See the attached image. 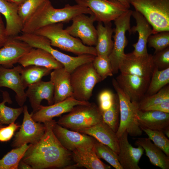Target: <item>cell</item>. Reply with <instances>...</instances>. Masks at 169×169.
Masks as SVG:
<instances>
[{
  "label": "cell",
  "instance_id": "cell-6",
  "mask_svg": "<svg viewBox=\"0 0 169 169\" xmlns=\"http://www.w3.org/2000/svg\"><path fill=\"white\" fill-rule=\"evenodd\" d=\"M102 120V113L99 107L95 103L90 102L75 106L56 122L64 127L77 131L91 127Z\"/></svg>",
  "mask_w": 169,
  "mask_h": 169
},
{
  "label": "cell",
  "instance_id": "cell-21",
  "mask_svg": "<svg viewBox=\"0 0 169 169\" xmlns=\"http://www.w3.org/2000/svg\"><path fill=\"white\" fill-rule=\"evenodd\" d=\"M131 16L136 20V25L131 28L130 33L137 32L138 38L137 42L132 45L134 50L132 53L139 56L148 54L147 49L148 39L153 34V31L149 22L140 13L136 10L132 11Z\"/></svg>",
  "mask_w": 169,
  "mask_h": 169
},
{
  "label": "cell",
  "instance_id": "cell-40",
  "mask_svg": "<svg viewBox=\"0 0 169 169\" xmlns=\"http://www.w3.org/2000/svg\"><path fill=\"white\" fill-rule=\"evenodd\" d=\"M147 44L149 47L155 49L154 53L169 47V31H162L151 35L148 39Z\"/></svg>",
  "mask_w": 169,
  "mask_h": 169
},
{
  "label": "cell",
  "instance_id": "cell-36",
  "mask_svg": "<svg viewBox=\"0 0 169 169\" xmlns=\"http://www.w3.org/2000/svg\"><path fill=\"white\" fill-rule=\"evenodd\" d=\"M102 113L103 121L114 131L116 132L119 125L120 105L117 94L114 103L109 109Z\"/></svg>",
  "mask_w": 169,
  "mask_h": 169
},
{
  "label": "cell",
  "instance_id": "cell-35",
  "mask_svg": "<svg viewBox=\"0 0 169 169\" xmlns=\"http://www.w3.org/2000/svg\"><path fill=\"white\" fill-rule=\"evenodd\" d=\"M168 101L169 87L168 85H167L155 94L145 96L138 103L139 110H143L150 106Z\"/></svg>",
  "mask_w": 169,
  "mask_h": 169
},
{
  "label": "cell",
  "instance_id": "cell-27",
  "mask_svg": "<svg viewBox=\"0 0 169 169\" xmlns=\"http://www.w3.org/2000/svg\"><path fill=\"white\" fill-rule=\"evenodd\" d=\"M137 116L140 128L163 132L169 127V113L139 109L137 111Z\"/></svg>",
  "mask_w": 169,
  "mask_h": 169
},
{
  "label": "cell",
  "instance_id": "cell-14",
  "mask_svg": "<svg viewBox=\"0 0 169 169\" xmlns=\"http://www.w3.org/2000/svg\"><path fill=\"white\" fill-rule=\"evenodd\" d=\"M53 131L63 146L71 152L78 149L93 148L96 140L91 136L64 127L57 122Z\"/></svg>",
  "mask_w": 169,
  "mask_h": 169
},
{
  "label": "cell",
  "instance_id": "cell-18",
  "mask_svg": "<svg viewBox=\"0 0 169 169\" xmlns=\"http://www.w3.org/2000/svg\"><path fill=\"white\" fill-rule=\"evenodd\" d=\"M33 48L14 37H9L6 43L0 48V66L7 68L13 67V65Z\"/></svg>",
  "mask_w": 169,
  "mask_h": 169
},
{
  "label": "cell",
  "instance_id": "cell-49",
  "mask_svg": "<svg viewBox=\"0 0 169 169\" xmlns=\"http://www.w3.org/2000/svg\"><path fill=\"white\" fill-rule=\"evenodd\" d=\"M163 132L168 138H169V127L166 129Z\"/></svg>",
  "mask_w": 169,
  "mask_h": 169
},
{
  "label": "cell",
  "instance_id": "cell-44",
  "mask_svg": "<svg viewBox=\"0 0 169 169\" xmlns=\"http://www.w3.org/2000/svg\"><path fill=\"white\" fill-rule=\"evenodd\" d=\"M9 37L7 34L5 26L0 13V48L6 43Z\"/></svg>",
  "mask_w": 169,
  "mask_h": 169
},
{
  "label": "cell",
  "instance_id": "cell-38",
  "mask_svg": "<svg viewBox=\"0 0 169 169\" xmlns=\"http://www.w3.org/2000/svg\"><path fill=\"white\" fill-rule=\"evenodd\" d=\"M94 68L102 80L112 76V72L109 57L97 55L92 61Z\"/></svg>",
  "mask_w": 169,
  "mask_h": 169
},
{
  "label": "cell",
  "instance_id": "cell-15",
  "mask_svg": "<svg viewBox=\"0 0 169 169\" xmlns=\"http://www.w3.org/2000/svg\"><path fill=\"white\" fill-rule=\"evenodd\" d=\"M151 78L120 73L115 79L121 89L133 102L138 103L145 96Z\"/></svg>",
  "mask_w": 169,
  "mask_h": 169
},
{
  "label": "cell",
  "instance_id": "cell-47",
  "mask_svg": "<svg viewBox=\"0 0 169 169\" xmlns=\"http://www.w3.org/2000/svg\"><path fill=\"white\" fill-rule=\"evenodd\" d=\"M8 2L15 4L19 6L22 4L26 0H5Z\"/></svg>",
  "mask_w": 169,
  "mask_h": 169
},
{
  "label": "cell",
  "instance_id": "cell-23",
  "mask_svg": "<svg viewBox=\"0 0 169 169\" xmlns=\"http://www.w3.org/2000/svg\"><path fill=\"white\" fill-rule=\"evenodd\" d=\"M50 74L54 86V104L73 96L70 73L63 67L54 69Z\"/></svg>",
  "mask_w": 169,
  "mask_h": 169
},
{
  "label": "cell",
  "instance_id": "cell-2",
  "mask_svg": "<svg viewBox=\"0 0 169 169\" xmlns=\"http://www.w3.org/2000/svg\"><path fill=\"white\" fill-rule=\"evenodd\" d=\"M93 15L88 8L78 4L65 5L60 8H56L50 0L40 6L24 23L22 32L33 33L38 29L45 26L59 23L68 22L79 14Z\"/></svg>",
  "mask_w": 169,
  "mask_h": 169
},
{
  "label": "cell",
  "instance_id": "cell-4",
  "mask_svg": "<svg viewBox=\"0 0 169 169\" xmlns=\"http://www.w3.org/2000/svg\"><path fill=\"white\" fill-rule=\"evenodd\" d=\"M152 28L153 34L169 31V0H129Z\"/></svg>",
  "mask_w": 169,
  "mask_h": 169
},
{
  "label": "cell",
  "instance_id": "cell-46",
  "mask_svg": "<svg viewBox=\"0 0 169 169\" xmlns=\"http://www.w3.org/2000/svg\"><path fill=\"white\" fill-rule=\"evenodd\" d=\"M18 169H33L32 167L23 161L22 160L19 162L18 166Z\"/></svg>",
  "mask_w": 169,
  "mask_h": 169
},
{
  "label": "cell",
  "instance_id": "cell-31",
  "mask_svg": "<svg viewBox=\"0 0 169 169\" xmlns=\"http://www.w3.org/2000/svg\"><path fill=\"white\" fill-rule=\"evenodd\" d=\"M2 92L3 100L0 103V122L3 124H9L15 122L23 113V107L12 108L6 106V102L11 104L12 101L7 91Z\"/></svg>",
  "mask_w": 169,
  "mask_h": 169
},
{
  "label": "cell",
  "instance_id": "cell-19",
  "mask_svg": "<svg viewBox=\"0 0 169 169\" xmlns=\"http://www.w3.org/2000/svg\"><path fill=\"white\" fill-rule=\"evenodd\" d=\"M128 136L127 132L125 131L118 137L119 161L123 169H141L138 163L144 149L141 146L136 148L133 147L129 142Z\"/></svg>",
  "mask_w": 169,
  "mask_h": 169
},
{
  "label": "cell",
  "instance_id": "cell-45",
  "mask_svg": "<svg viewBox=\"0 0 169 169\" xmlns=\"http://www.w3.org/2000/svg\"><path fill=\"white\" fill-rule=\"evenodd\" d=\"M115 95L109 90H105L101 92L98 96L99 102L106 101L114 100Z\"/></svg>",
  "mask_w": 169,
  "mask_h": 169
},
{
  "label": "cell",
  "instance_id": "cell-22",
  "mask_svg": "<svg viewBox=\"0 0 169 169\" xmlns=\"http://www.w3.org/2000/svg\"><path fill=\"white\" fill-rule=\"evenodd\" d=\"M18 63L23 67L35 65L51 70L64 67L50 53L39 48H33L19 59Z\"/></svg>",
  "mask_w": 169,
  "mask_h": 169
},
{
  "label": "cell",
  "instance_id": "cell-7",
  "mask_svg": "<svg viewBox=\"0 0 169 169\" xmlns=\"http://www.w3.org/2000/svg\"><path fill=\"white\" fill-rule=\"evenodd\" d=\"M112 84L116 92L120 105V121L116 132L117 137L125 131L132 136H141L143 131L137 121V113L139 109L138 103L130 100L115 79H112Z\"/></svg>",
  "mask_w": 169,
  "mask_h": 169
},
{
  "label": "cell",
  "instance_id": "cell-41",
  "mask_svg": "<svg viewBox=\"0 0 169 169\" xmlns=\"http://www.w3.org/2000/svg\"><path fill=\"white\" fill-rule=\"evenodd\" d=\"M155 67L159 70L169 67V47L154 53L152 55Z\"/></svg>",
  "mask_w": 169,
  "mask_h": 169
},
{
  "label": "cell",
  "instance_id": "cell-12",
  "mask_svg": "<svg viewBox=\"0 0 169 169\" xmlns=\"http://www.w3.org/2000/svg\"><path fill=\"white\" fill-rule=\"evenodd\" d=\"M72 21L71 25L65 29L66 31L72 36L79 38L84 44L89 46H95L97 34L93 24L95 21L94 16L79 14Z\"/></svg>",
  "mask_w": 169,
  "mask_h": 169
},
{
  "label": "cell",
  "instance_id": "cell-48",
  "mask_svg": "<svg viewBox=\"0 0 169 169\" xmlns=\"http://www.w3.org/2000/svg\"><path fill=\"white\" fill-rule=\"evenodd\" d=\"M118 1L125 6L127 8L129 9L130 7V4L129 2V0H114Z\"/></svg>",
  "mask_w": 169,
  "mask_h": 169
},
{
  "label": "cell",
  "instance_id": "cell-50",
  "mask_svg": "<svg viewBox=\"0 0 169 169\" xmlns=\"http://www.w3.org/2000/svg\"><path fill=\"white\" fill-rule=\"evenodd\" d=\"M5 125H3V124H2L0 122V128L4 126Z\"/></svg>",
  "mask_w": 169,
  "mask_h": 169
},
{
  "label": "cell",
  "instance_id": "cell-9",
  "mask_svg": "<svg viewBox=\"0 0 169 169\" xmlns=\"http://www.w3.org/2000/svg\"><path fill=\"white\" fill-rule=\"evenodd\" d=\"M132 11L129 9L114 21L115 27L114 28V45L109 56L113 74L118 72L120 64L125 54L124 49L128 44L125 33L127 31L130 32Z\"/></svg>",
  "mask_w": 169,
  "mask_h": 169
},
{
  "label": "cell",
  "instance_id": "cell-11",
  "mask_svg": "<svg viewBox=\"0 0 169 169\" xmlns=\"http://www.w3.org/2000/svg\"><path fill=\"white\" fill-rule=\"evenodd\" d=\"M23 117L19 131L14 135L11 146L19 147L25 144L32 145L38 142L44 136L45 130L44 124L36 122L28 111L27 105L23 106Z\"/></svg>",
  "mask_w": 169,
  "mask_h": 169
},
{
  "label": "cell",
  "instance_id": "cell-28",
  "mask_svg": "<svg viewBox=\"0 0 169 169\" xmlns=\"http://www.w3.org/2000/svg\"><path fill=\"white\" fill-rule=\"evenodd\" d=\"M135 143L144 149L152 164L162 169H169V156L153 143L149 138H138Z\"/></svg>",
  "mask_w": 169,
  "mask_h": 169
},
{
  "label": "cell",
  "instance_id": "cell-8",
  "mask_svg": "<svg viewBox=\"0 0 169 169\" xmlns=\"http://www.w3.org/2000/svg\"><path fill=\"white\" fill-rule=\"evenodd\" d=\"M102 81L92 62L80 65L70 74L73 96L78 100L88 101L95 85Z\"/></svg>",
  "mask_w": 169,
  "mask_h": 169
},
{
  "label": "cell",
  "instance_id": "cell-20",
  "mask_svg": "<svg viewBox=\"0 0 169 169\" xmlns=\"http://www.w3.org/2000/svg\"><path fill=\"white\" fill-rule=\"evenodd\" d=\"M26 92L32 108V112L38 110L43 100H46L49 105L54 104V86L50 81H44L41 80L28 87Z\"/></svg>",
  "mask_w": 169,
  "mask_h": 169
},
{
  "label": "cell",
  "instance_id": "cell-25",
  "mask_svg": "<svg viewBox=\"0 0 169 169\" xmlns=\"http://www.w3.org/2000/svg\"><path fill=\"white\" fill-rule=\"evenodd\" d=\"M19 6L5 0H0V13L5 17L6 30L9 37H14L22 32L23 23L18 13Z\"/></svg>",
  "mask_w": 169,
  "mask_h": 169
},
{
  "label": "cell",
  "instance_id": "cell-37",
  "mask_svg": "<svg viewBox=\"0 0 169 169\" xmlns=\"http://www.w3.org/2000/svg\"><path fill=\"white\" fill-rule=\"evenodd\" d=\"M154 144L169 156V140L161 131L153 130L141 127Z\"/></svg>",
  "mask_w": 169,
  "mask_h": 169
},
{
  "label": "cell",
  "instance_id": "cell-43",
  "mask_svg": "<svg viewBox=\"0 0 169 169\" xmlns=\"http://www.w3.org/2000/svg\"><path fill=\"white\" fill-rule=\"evenodd\" d=\"M143 110H155L169 113V101L150 106Z\"/></svg>",
  "mask_w": 169,
  "mask_h": 169
},
{
  "label": "cell",
  "instance_id": "cell-39",
  "mask_svg": "<svg viewBox=\"0 0 169 169\" xmlns=\"http://www.w3.org/2000/svg\"><path fill=\"white\" fill-rule=\"evenodd\" d=\"M50 0H26L19 6L18 14L24 23L42 4Z\"/></svg>",
  "mask_w": 169,
  "mask_h": 169
},
{
  "label": "cell",
  "instance_id": "cell-42",
  "mask_svg": "<svg viewBox=\"0 0 169 169\" xmlns=\"http://www.w3.org/2000/svg\"><path fill=\"white\" fill-rule=\"evenodd\" d=\"M20 126V125L14 122L9 124L8 126H4L0 128V142H5L10 141Z\"/></svg>",
  "mask_w": 169,
  "mask_h": 169
},
{
  "label": "cell",
  "instance_id": "cell-34",
  "mask_svg": "<svg viewBox=\"0 0 169 169\" xmlns=\"http://www.w3.org/2000/svg\"><path fill=\"white\" fill-rule=\"evenodd\" d=\"M94 148L100 159L104 160L116 169H123L119 161L118 154L110 147L96 140Z\"/></svg>",
  "mask_w": 169,
  "mask_h": 169
},
{
  "label": "cell",
  "instance_id": "cell-1",
  "mask_svg": "<svg viewBox=\"0 0 169 169\" xmlns=\"http://www.w3.org/2000/svg\"><path fill=\"white\" fill-rule=\"evenodd\" d=\"M56 122L52 119L43 123L45 127L44 136L31 145L22 159L33 169H69L72 165L71 152L63 146L53 132Z\"/></svg>",
  "mask_w": 169,
  "mask_h": 169
},
{
  "label": "cell",
  "instance_id": "cell-17",
  "mask_svg": "<svg viewBox=\"0 0 169 169\" xmlns=\"http://www.w3.org/2000/svg\"><path fill=\"white\" fill-rule=\"evenodd\" d=\"M89 103L88 101L78 100L71 96L62 101L48 106L41 105L38 110L31 113L32 117L36 122L44 123L52 120L54 117L70 112L75 106L87 104Z\"/></svg>",
  "mask_w": 169,
  "mask_h": 169
},
{
  "label": "cell",
  "instance_id": "cell-24",
  "mask_svg": "<svg viewBox=\"0 0 169 169\" xmlns=\"http://www.w3.org/2000/svg\"><path fill=\"white\" fill-rule=\"evenodd\" d=\"M77 131L92 136L118 154L119 141L116 132L103 120L91 127Z\"/></svg>",
  "mask_w": 169,
  "mask_h": 169
},
{
  "label": "cell",
  "instance_id": "cell-30",
  "mask_svg": "<svg viewBox=\"0 0 169 169\" xmlns=\"http://www.w3.org/2000/svg\"><path fill=\"white\" fill-rule=\"evenodd\" d=\"M51 71V69L41 66H22L20 74L24 87L26 88L30 85L41 81L43 77L49 74Z\"/></svg>",
  "mask_w": 169,
  "mask_h": 169
},
{
  "label": "cell",
  "instance_id": "cell-3",
  "mask_svg": "<svg viewBox=\"0 0 169 169\" xmlns=\"http://www.w3.org/2000/svg\"><path fill=\"white\" fill-rule=\"evenodd\" d=\"M62 23L48 25L41 28L33 33L44 36L55 47L78 55L91 54L97 56L95 48L84 44L81 41L68 33L63 28Z\"/></svg>",
  "mask_w": 169,
  "mask_h": 169
},
{
  "label": "cell",
  "instance_id": "cell-13",
  "mask_svg": "<svg viewBox=\"0 0 169 169\" xmlns=\"http://www.w3.org/2000/svg\"><path fill=\"white\" fill-rule=\"evenodd\" d=\"M151 54L139 56L132 52L125 54L120 64L121 73L151 78L155 66Z\"/></svg>",
  "mask_w": 169,
  "mask_h": 169
},
{
  "label": "cell",
  "instance_id": "cell-26",
  "mask_svg": "<svg viewBox=\"0 0 169 169\" xmlns=\"http://www.w3.org/2000/svg\"><path fill=\"white\" fill-rule=\"evenodd\" d=\"M74 164L70 169L84 167L88 169H110V166L101 161L96 155L94 148H81L71 151Z\"/></svg>",
  "mask_w": 169,
  "mask_h": 169
},
{
  "label": "cell",
  "instance_id": "cell-10",
  "mask_svg": "<svg viewBox=\"0 0 169 169\" xmlns=\"http://www.w3.org/2000/svg\"><path fill=\"white\" fill-rule=\"evenodd\" d=\"M77 4L89 8L95 21L104 24L111 23L129 9L114 0H74Z\"/></svg>",
  "mask_w": 169,
  "mask_h": 169
},
{
  "label": "cell",
  "instance_id": "cell-16",
  "mask_svg": "<svg viewBox=\"0 0 169 169\" xmlns=\"http://www.w3.org/2000/svg\"><path fill=\"white\" fill-rule=\"evenodd\" d=\"M22 66L12 68L0 66V87L11 89L15 93V100L20 107H23L27 97L20 74Z\"/></svg>",
  "mask_w": 169,
  "mask_h": 169
},
{
  "label": "cell",
  "instance_id": "cell-5",
  "mask_svg": "<svg viewBox=\"0 0 169 169\" xmlns=\"http://www.w3.org/2000/svg\"><path fill=\"white\" fill-rule=\"evenodd\" d=\"M14 37L24 42L32 47L44 49L50 53L70 74L77 67L85 63L92 62L95 56L83 54L72 56L53 48L49 40L46 37L34 33H23Z\"/></svg>",
  "mask_w": 169,
  "mask_h": 169
},
{
  "label": "cell",
  "instance_id": "cell-33",
  "mask_svg": "<svg viewBox=\"0 0 169 169\" xmlns=\"http://www.w3.org/2000/svg\"><path fill=\"white\" fill-rule=\"evenodd\" d=\"M169 83V67L159 70L155 67L145 96L155 94Z\"/></svg>",
  "mask_w": 169,
  "mask_h": 169
},
{
  "label": "cell",
  "instance_id": "cell-32",
  "mask_svg": "<svg viewBox=\"0 0 169 169\" xmlns=\"http://www.w3.org/2000/svg\"><path fill=\"white\" fill-rule=\"evenodd\" d=\"M31 145L25 144L8 152L0 159V169H18L19 162Z\"/></svg>",
  "mask_w": 169,
  "mask_h": 169
},
{
  "label": "cell",
  "instance_id": "cell-29",
  "mask_svg": "<svg viewBox=\"0 0 169 169\" xmlns=\"http://www.w3.org/2000/svg\"><path fill=\"white\" fill-rule=\"evenodd\" d=\"M97 39L95 49L97 55L109 57L113 49L114 41L112 40L114 29L111 23L104 24L98 22L96 27Z\"/></svg>",
  "mask_w": 169,
  "mask_h": 169
}]
</instances>
